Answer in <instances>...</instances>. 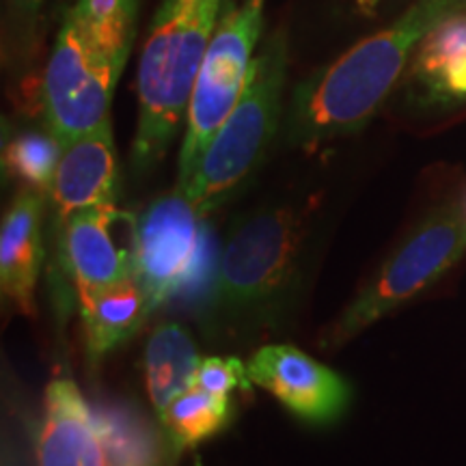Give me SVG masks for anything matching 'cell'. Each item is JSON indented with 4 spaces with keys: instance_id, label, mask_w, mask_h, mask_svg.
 Masks as SVG:
<instances>
[{
    "instance_id": "1",
    "label": "cell",
    "mask_w": 466,
    "mask_h": 466,
    "mask_svg": "<svg viewBox=\"0 0 466 466\" xmlns=\"http://www.w3.org/2000/svg\"><path fill=\"white\" fill-rule=\"evenodd\" d=\"M464 0H419L391 26L352 46L291 93L283 116L289 147H318L370 124L404 74L408 58Z\"/></svg>"
},
{
    "instance_id": "2",
    "label": "cell",
    "mask_w": 466,
    "mask_h": 466,
    "mask_svg": "<svg viewBox=\"0 0 466 466\" xmlns=\"http://www.w3.org/2000/svg\"><path fill=\"white\" fill-rule=\"evenodd\" d=\"M313 225L305 209L250 214L231 231L203 309L209 335L236 337L281 316L302 281Z\"/></svg>"
},
{
    "instance_id": "3",
    "label": "cell",
    "mask_w": 466,
    "mask_h": 466,
    "mask_svg": "<svg viewBox=\"0 0 466 466\" xmlns=\"http://www.w3.org/2000/svg\"><path fill=\"white\" fill-rule=\"evenodd\" d=\"M137 20L138 0H76L63 17L42 93L46 127L61 145L110 119Z\"/></svg>"
},
{
    "instance_id": "4",
    "label": "cell",
    "mask_w": 466,
    "mask_h": 466,
    "mask_svg": "<svg viewBox=\"0 0 466 466\" xmlns=\"http://www.w3.org/2000/svg\"><path fill=\"white\" fill-rule=\"evenodd\" d=\"M223 0H162L138 66V126L132 167L138 175L158 167L179 124L218 25Z\"/></svg>"
},
{
    "instance_id": "5",
    "label": "cell",
    "mask_w": 466,
    "mask_h": 466,
    "mask_svg": "<svg viewBox=\"0 0 466 466\" xmlns=\"http://www.w3.org/2000/svg\"><path fill=\"white\" fill-rule=\"evenodd\" d=\"M285 72L288 37L277 33L253 56L240 100L208 145L188 184L177 188L203 217L229 201L264 160L281 126Z\"/></svg>"
},
{
    "instance_id": "6",
    "label": "cell",
    "mask_w": 466,
    "mask_h": 466,
    "mask_svg": "<svg viewBox=\"0 0 466 466\" xmlns=\"http://www.w3.org/2000/svg\"><path fill=\"white\" fill-rule=\"evenodd\" d=\"M466 255V208L445 206L430 214L378 268L352 302L322 335L326 350H337L367 326L395 311L430 285L441 281Z\"/></svg>"
},
{
    "instance_id": "7",
    "label": "cell",
    "mask_w": 466,
    "mask_h": 466,
    "mask_svg": "<svg viewBox=\"0 0 466 466\" xmlns=\"http://www.w3.org/2000/svg\"><path fill=\"white\" fill-rule=\"evenodd\" d=\"M212 227L182 190L160 197L138 217L137 277L158 309L208 299L220 259Z\"/></svg>"
},
{
    "instance_id": "8",
    "label": "cell",
    "mask_w": 466,
    "mask_h": 466,
    "mask_svg": "<svg viewBox=\"0 0 466 466\" xmlns=\"http://www.w3.org/2000/svg\"><path fill=\"white\" fill-rule=\"evenodd\" d=\"M264 3L266 0H244L240 7L227 9L217 25L186 116L177 188L188 184L208 145L240 100L264 28Z\"/></svg>"
},
{
    "instance_id": "9",
    "label": "cell",
    "mask_w": 466,
    "mask_h": 466,
    "mask_svg": "<svg viewBox=\"0 0 466 466\" xmlns=\"http://www.w3.org/2000/svg\"><path fill=\"white\" fill-rule=\"evenodd\" d=\"M61 258L78 300L137 272L138 218L116 203L80 209L58 223Z\"/></svg>"
},
{
    "instance_id": "10",
    "label": "cell",
    "mask_w": 466,
    "mask_h": 466,
    "mask_svg": "<svg viewBox=\"0 0 466 466\" xmlns=\"http://www.w3.org/2000/svg\"><path fill=\"white\" fill-rule=\"evenodd\" d=\"M247 371L250 382L275 395L291 415L313 425L337 421L352 401L346 378L291 343L258 350Z\"/></svg>"
},
{
    "instance_id": "11",
    "label": "cell",
    "mask_w": 466,
    "mask_h": 466,
    "mask_svg": "<svg viewBox=\"0 0 466 466\" xmlns=\"http://www.w3.org/2000/svg\"><path fill=\"white\" fill-rule=\"evenodd\" d=\"M119 186V158L108 119L96 130L63 145L50 192L56 223H63L80 209L116 203Z\"/></svg>"
},
{
    "instance_id": "12",
    "label": "cell",
    "mask_w": 466,
    "mask_h": 466,
    "mask_svg": "<svg viewBox=\"0 0 466 466\" xmlns=\"http://www.w3.org/2000/svg\"><path fill=\"white\" fill-rule=\"evenodd\" d=\"M39 466H106L96 419L78 387L67 378L46 389L44 423L37 439Z\"/></svg>"
},
{
    "instance_id": "13",
    "label": "cell",
    "mask_w": 466,
    "mask_h": 466,
    "mask_svg": "<svg viewBox=\"0 0 466 466\" xmlns=\"http://www.w3.org/2000/svg\"><path fill=\"white\" fill-rule=\"evenodd\" d=\"M44 195L25 188L11 201L0 227V285L26 316L35 313V288L44 261Z\"/></svg>"
},
{
    "instance_id": "14",
    "label": "cell",
    "mask_w": 466,
    "mask_h": 466,
    "mask_svg": "<svg viewBox=\"0 0 466 466\" xmlns=\"http://www.w3.org/2000/svg\"><path fill=\"white\" fill-rule=\"evenodd\" d=\"M78 302L85 326L86 354L91 363H97L130 339L134 333H138L145 319L154 311V305L143 283L138 281L137 272L126 281L96 291Z\"/></svg>"
},
{
    "instance_id": "15",
    "label": "cell",
    "mask_w": 466,
    "mask_h": 466,
    "mask_svg": "<svg viewBox=\"0 0 466 466\" xmlns=\"http://www.w3.org/2000/svg\"><path fill=\"white\" fill-rule=\"evenodd\" d=\"M106 466H167L173 453L165 432L134 404L106 401L93 408Z\"/></svg>"
},
{
    "instance_id": "16",
    "label": "cell",
    "mask_w": 466,
    "mask_h": 466,
    "mask_svg": "<svg viewBox=\"0 0 466 466\" xmlns=\"http://www.w3.org/2000/svg\"><path fill=\"white\" fill-rule=\"evenodd\" d=\"M199 363V348L182 324L165 322L151 333L145 348V382L158 415L177 395L195 387Z\"/></svg>"
},
{
    "instance_id": "17",
    "label": "cell",
    "mask_w": 466,
    "mask_h": 466,
    "mask_svg": "<svg viewBox=\"0 0 466 466\" xmlns=\"http://www.w3.org/2000/svg\"><path fill=\"white\" fill-rule=\"evenodd\" d=\"M158 421L173 456H177L223 432L231 421V400L229 395H214L190 387L160 412Z\"/></svg>"
},
{
    "instance_id": "18",
    "label": "cell",
    "mask_w": 466,
    "mask_h": 466,
    "mask_svg": "<svg viewBox=\"0 0 466 466\" xmlns=\"http://www.w3.org/2000/svg\"><path fill=\"white\" fill-rule=\"evenodd\" d=\"M63 145L48 127L46 132H22L5 145L3 167L25 188L50 197Z\"/></svg>"
},
{
    "instance_id": "19",
    "label": "cell",
    "mask_w": 466,
    "mask_h": 466,
    "mask_svg": "<svg viewBox=\"0 0 466 466\" xmlns=\"http://www.w3.org/2000/svg\"><path fill=\"white\" fill-rule=\"evenodd\" d=\"M250 384L247 365L236 357H208L199 363L195 387L214 395H229L236 389Z\"/></svg>"
},
{
    "instance_id": "20",
    "label": "cell",
    "mask_w": 466,
    "mask_h": 466,
    "mask_svg": "<svg viewBox=\"0 0 466 466\" xmlns=\"http://www.w3.org/2000/svg\"><path fill=\"white\" fill-rule=\"evenodd\" d=\"M464 208H466V201H464Z\"/></svg>"
}]
</instances>
